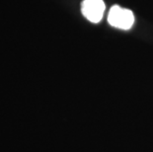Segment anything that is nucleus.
<instances>
[{"label":"nucleus","instance_id":"nucleus-1","mask_svg":"<svg viewBox=\"0 0 153 152\" xmlns=\"http://www.w3.org/2000/svg\"><path fill=\"white\" fill-rule=\"evenodd\" d=\"M108 21L113 27L123 29V30H128L134 23V16H133V13L128 9H125L118 5H115L111 8L109 12Z\"/></svg>","mask_w":153,"mask_h":152},{"label":"nucleus","instance_id":"nucleus-2","mask_svg":"<svg viewBox=\"0 0 153 152\" xmlns=\"http://www.w3.org/2000/svg\"><path fill=\"white\" fill-rule=\"evenodd\" d=\"M81 11L87 20L98 23L103 18L105 3L103 0H84L81 4Z\"/></svg>","mask_w":153,"mask_h":152}]
</instances>
